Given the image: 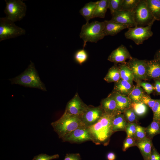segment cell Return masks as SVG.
I'll return each instance as SVG.
<instances>
[{
    "label": "cell",
    "instance_id": "14",
    "mask_svg": "<svg viewBox=\"0 0 160 160\" xmlns=\"http://www.w3.org/2000/svg\"><path fill=\"white\" fill-rule=\"evenodd\" d=\"M111 20L127 25L129 28L135 26L133 11L120 10L112 15Z\"/></svg>",
    "mask_w": 160,
    "mask_h": 160
},
{
    "label": "cell",
    "instance_id": "16",
    "mask_svg": "<svg viewBox=\"0 0 160 160\" xmlns=\"http://www.w3.org/2000/svg\"><path fill=\"white\" fill-rule=\"evenodd\" d=\"M147 78L160 79V61L156 59L146 62Z\"/></svg>",
    "mask_w": 160,
    "mask_h": 160
},
{
    "label": "cell",
    "instance_id": "13",
    "mask_svg": "<svg viewBox=\"0 0 160 160\" xmlns=\"http://www.w3.org/2000/svg\"><path fill=\"white\" fill-rule=\"evenodd\" d=\"M132 58L127 48L124 45L121 44L111 52L108 60L115 64L118 63L125 64L126 60H130Z\"/></svg>",
    "mask_w": 160,
    "mask_h": 160
},
{
    "label": "cell",
    "instance_id": "27",
    "mask_svg": "<svg viewBox=\"0 0 160 160\" xmlns=\"http://www.w3.org/2000/svg\"><path fill=\"white\" fill-rule=\"evenodd\" d=\"M147 137L152 139L155 136L160 134V122L153 121L145 128Z\"/></svg>",
    "mask_w": 160,
    "mask_h": 160
},
{
    "label": "cell",
    "instance_id": "10",
    "mask_svg": "<svg viewBox=\"0 0 160 160\" xmlns=\"http://www.w3.org/2000/svg\"><path fill=\"white\" fill-rule=\"evenodd\" d=\"M64 142L71 143H79L88 141L92 139L87 127L79 128L65 136L62 139Z\"/></svg>",
    "mask_w": 160,
    "mask_h": 160
},
{
    "label": "cell",
    "instance_id": "33",
    "mask_svg": "<svg viewBox=\"0 0 160 160\" xmlns=\"http://www.w3.org/2000/svg\"><path fill=\"white\" fill-rule=\"evenodd\" d=\"M87 54L84 49L78 51L75 55V60L80 65L85 62L87 60Z\"/></svg>",
    "mask_w": 160,
    "mask_h": 160
},
{
    "label": "cell",
    "instance_id": "30",
    "mask_svg": "<svg viewBox=\"0 0 160 160\" xmlns=\"http://www.w3.org/2000/svg\"><path fill=\"white\" fill-rule=\"evenodd\" d=\"M140 0H123L121 10L133 12Z\"/></svg>",
    "mask_w": 160,
    "mask_h": 160
},
{
    "label": "cell",
    "instance_id": "2",
    "mask_svg": "<svg viewBox=\"0 0 160 160\" xmlns=\"http://www.w3.org/2000/svg\"><path fill=\"white\" fill-rule=\"evenodd\" d=\"M51 125L59 138L62 139L76 129L86 127L80 117L71 115L65 112L59 119L52 122Z\"/></svg>",
    "mask_w": 160,
    "mask_h": 160
},
{
    "label": "cell",
    "instance_id": "1",
    "mask_svg": "<svg viewBox=\"0 0 160 160\" xmlns=\"http://www.w3.org/2000/svg\"><path fill=\"white\" fill-rule=\"evenodd\" d=\"M114 116L104 112L95 124L87 127L92 141L95 144H102L104 146L108 144L113 133L112 121Z\"/></svg>",
    "mask_w": 160,
    "mask_h": 160
},
{
    "label": "cell",
    "instance_id": "19",
    "mask_svg": "<svg viewBox=\"0 0 160 160\" xmlns=\"http://www.w3.org/2000/svg\"><path fill=\"white\" fill-rule=\"evenodd\" d=\"M134 87L133 84L121 79L115 82L113 91L121 95L128 96Z\"/></svg>",
    "mask_w": 160,
    "mask_h": 160
},
{
    "label": "cell",
    "instance_id": "38",
    "mask_svg": "<svg viewBox=\"0 0 160 160\" xmlns=\"http://www.w3.org/2000/svg\"><path fill=\"white\" fill-rule=\"evenodd\" d=\"M59 157L58 154L50 156L46 154L41 153L35 156L32 160H52L57 159Z\"/></svg>",
    "mask_w": 160,
    "mask_h": 160
},
{
    "label": "cell",
    "instance_id": "45",
    "mask_svg": "<svg viewBox=\"0 0 160 160\" xmlns=\"http://www.w3.org/2000/svg\"><path fill=\"white\" fill-rule=\"evenodd\" d=\"M155 59H157L160 61V49L157 52L156 55V58Z\"/></svg>",
    "mask_w": 160,
    "mask_h": 160
},
{
    "label": "cell",
    "instance_id": "39",
    "mask_svg": "<svg viewBox=\"0 0 160 160\" xmlns=\"http://www.w3.org/2000/svg\"><path fill=\"white\" fill-rule=\"evenodd\" d=\"M137 82L138 83L137 84L142 87L148 94H150L155 90L154 86L149 83L141 81Z\"/></svg>",
    "mask_w": 160,
    "mask_h": 160
},
{
    "label": "cell",
    "instance_id": "22",
    "mask_svg": "<svg viewBox=\"0 0 160 160\" xmlns=\"http://www.w3.org/2000/svg\"><path fill=\"white\" fill-rule=\"evenodd\" d=\"M97 3V1H90L86 4L80 10V14L86 22H89L91 19L93 18V15Z\"/></svg>",
    "mask_w": 160,
    "mask_h": 160
},
{
    "label": "cell",
    "instance_id": "41",
    "mask_svg": "<svg viewBox=\"0 0 160 160\" xmlns=\"http://www.w3.org/2000/svg\"><path fill=\"white\" fill-rule=\"evenodd\" d=\"M80 154L79 153H67L63 160H81Z\"/></svg>",
    "mask_w": 160,
    "mask_h": 160
},
{
    "label": "cell",
    "instance_id": "4",
    "mask_svg": "<svg viewBox=\"0 0 160 160\" xmlns=\"http://www.w3.org/2000/svg\"><path fill=\"white\" fill-rule=\"evenodd\" d=\"M104 21H95L86 23L81 27L79 36L84 41L83 48L87 42L96 43L105 36L104 32Z\"/></svg>",
    "mask_w": 160,
    "mask_h": 160
},
{
    "label": "cell",
    "instance_id": "9",
    "mask_svg": "<svg viewBox=\"0 0 160 160\" xmlns=\"http://www.w3.org/2000/svg\"><path fill=\"white\" fill-rule=\"evenodd\" d=\"M146 62L147 60L132 57L126 63L132 71L134 80L137 82L147 79Z\"/></svg>",
    "mask_w": 160,
    "mask_h": 160
},
{
    "label": "cell",
    "instance_id": "36",
    "mask_svg": "<svg viewBox=\"0 0 160 160\" xmlns=\"http://www.w3.org/2000/svg\"><path fill=\"white\" fill-rule=\"evenodd\" d=\"M151 109L153 113V120L160 122V99L156 100Z\"/></svg>",
    "mask_w": 160,
    "mask_h": 160
},
{
    "label": "cell",
    "instance_id": "25",
    "mask_svg": "<svg viewBox=\"0 0 160 160\" xmlns=\"http://www.w3.org/2000/svg\"><path fill=\"white\" fill-rule=\"evenodd\" d=\"M121 79L119 68L116 65H114L109 69L104 79L107 82L111 83L116 82Z\"/></svg>",
    "mask_w": 160,
    "mask_h": 160
},
{
    "label": "cell",
    "instance_id": "29",
    "mask_svg": "<svg viewBox=\"0 0 160 160\" xmlns=\"http://www.w3.org/2000/svg\"><path fill=\"white\" fill-rule=\"evenodd\" d=\"M145 94L143 89L138 85L135 86L128 95L132 103L141 101L143 96Z\"/></svg>",
    "mask_w": 160,
    "mask_h": 160
},
{
    "label": "cell",
    "instance_id": "11",
    "mask_svg": "<svg viewBox=\"0 0 160 160\" xmlns=\"http://www.w3.org/2000/svg\"><path fill=\"white\" fill-rule=\"evenodd\" d=\"M104 112L100 105L97 107L88 105L80 118L85 126L88 127L95 124Z\"/></svg>",
    "mask_w": 160,
    "mask_h": 160
},
{
    "label": "cell",
    "instance_id": "7",
    "mask_svg": "<svg viewBox=\"0 0 160 160\" xmlns=\"http://www.w3.org/2000/svg\"><path fill=\"white\" fill-rule=\"evenodd\" d=\"M135 27L153 24L156 20L149 11L145 0H140L133 11Z\"/></svg>",
    "mask_w": 160,
    "mask_h": 160
},
{
    "label": "cell",
    "instance_id": "44",
    "mask_svg": "<svg viewBox=\"0 0 160 160\" xmlns=\"http://www.w3.org/2000/svg\"><path fill=\"white\" fill-rule=\"evenodd\" d=\"M107 158L108 160H114L116 158V156L113 153L110 152L107 154Z\"/></svg>",
    "mask_w": 160,
    "mask_h": 160
},
{
    "label": "cell",
    "instance_id": "35",
    "mask_svg": "<svg viewBox=\"0 0 160 160\" xmlns=\"http://www.w3.org/2000/svg\"><path fill=\"white\" fill-rule=\"evenodd\" d=\"M147 137L145 128L137 125L135 138L137 142L142 140Z\"/></svg>",
    "mask_w": 160,
    "mask_h": 160
},
{
    "label": "cell",
    "instance_id": "43",
    "mask_svg": "<svg viewBox=\"0 0 160 160\" xmlns=\"http://www.w3.org/2000/svg\"><path fill=\"white\" fill-rule=\"evenodd\" d=\"M155 90L159 95H160V81L156 80L154 85Z\"/></svg>",
    "mask_w": 160,
    "mask_h": 160
},
{
    "label": "cell",
    "instance_id": "26",
    "mask_svg": "<svg viewBox=\"0 0 160 160\" xmlns=\"http://www.w3.org/2000/svg\"><path fill=\"white\" fill-rule=\"evenodd\" d=\"M118 67L120 70L121 79L133 84V81L134 80L133 74L126 64H121Z\"/></svg>",
    "mask_w": 160,
    "mask_h": 160
},
{
    "label": "cell",
    "instance_id": "17",
    "mask_svg": "<svg viewBox=\"0 0 160 160\" xmlns=\"http://www.w3.org/2000/svg\"><path fill=\"white\" fill-rule=\"evenodd\" d=\"M104 32L105 36H113L116 35L121 31L128 28L129 26L111 20H105Z\"/></svg>",
    "mask_w": 160,
    "mask_h": 160
},
{
    "label": "cell",
    "instance_id": "12",
    "mask_svg": "<svg viewBox=\"0 0 160 160\" xmlns=\"http://www.w3.org/2000/svg\"><path fill=\"white\" fill-rule=\"evenodd\" d=\"M88 106L83 102L76 92L73 97L68 103L64 112L80 117Z\"/></svg>",
    "mask_w": 160,
    "mask_h": 160
},
{
    "label": "cell",
    "instance_id": "24",
    "mask_svg": "<svg viewBox=\"0 0 160 160\" xmlns=\"http://www.w3.org/2000/svg\"><path fill=\"white\" fill-rule=\"evenodd\" d=\"M145 1L155 20H160V0H145Z\"/></svg>",
    "mask_w": 160,
    "mask_h": 160
},
{
    "label": "cell",
    "instance_id": "6",
    "mask_svg": "<svg viewBox=\"0 0 160 160\" xmlns=\"http://www.w3.org/2000/svg\"><path fill=\"white\" fill-rule=\"evenodd\" d=\"M25 30L6 17L0 18V41L25 34Z\"/></svg>",
    "mask_w": 160,
    "mask_h": 160
},
{
    "label": "cell",
    "instance_id": "32",
    "mask_svg": "<svg viewBox=\"0 0 160 160\" xmlns=\"http://www.w3.org/2000/svg\"><path fill=\"white\" fill-rule=\"evenodd\" d=\"M127 122L137 124L138 117L130 108L127 109L123 113Z\"/></svg>",
    "mask_w": 160,
    "mask_h": 160
},
{
    "label": "cell",
    "instance_id": "37",
    "mask_svg": "<svg viewBox=\"0 0 160 160\" xmlns=\"http://www.w3.org/2000/svg\"><path fill=\"white\" fill-rule=\"evenodd\" d=\"M137 142L135 138L127 137L123 143V151H126L129 147L136 146Z\"/></svg>",
    "mask_w": 160,
    "mask_h": 160
},
{
    "label": "cell",
    "instance_id": "20",
    "mask_svg": "<svg viewBox=\"0 0 160 160\" xmlns=\"http://www.w3.org/2000/svg\"><path fill=\"white\" fill-rule=\"evenodd\" d=\"M136 146L139 148L145 159L148 160L153 146L151 139L147 137L137 141Z\"/></svg>",
    "mask_w": 160,
    "mask_h": 160
},
{
    "label": "cell",
    "instance_id": "40",
    "mask_svg": "<svg viewBox=\"0 0 160 160\" xmlns=\"http://www.w3.org/2000/svg\"><path fill=\"white\" fill-rule=\"evenodd\" d=\"M156 100L152 99L148 95L145 94L143 97L141 102L151 109L154 106Z\"/></svg>",
    "mask_w": 160,
    "mask_h": 160
},
{
    "label": "cell",
    "instance_id": "15",
    "mask_svg": "<svg viewBox=\"0 0 160 160\" xmlns=\"http://www.w3.org/2000/svg\"><path fill=\"white\" fill-rule=\"evenodd\" d=\"M100 106L105 113L114 115L119 114L116 101L112 93L101 100Z\"/></svg>",
    "mask_w": 160,
    "mask_h": 160
},
{
    "label": "cell",
    "instance_id": "23",
    "mask_svg": "<svg viewBox=\"0 0 160 160\" xmlns=\"http://www.w3.org/2000/svg\"><path fill=\"white\" fill-rule=\"evenodd\" d=\"M109 0L97 1L93 16V18H104L107 10L108 8Z\"/></svg>",
    "mask_w": 160,
    "mask_h": 160
},
{
    "label": "cell",
    "instance_id": "28",
    "mask_svg": "<svg viewBox=\"0 0 160 160\" xmlns=\"http://www.w3.org/2000/svg\"><path fill=\"white\" fill-rule=\"evenodd\" d=\"M148 106L142 102L132 103L130 108L138 117L144 116L148 111Z\"/></svg>",
    "mask_w": 160,
    "mask_h": 160
},
{
    "label": "cell",
    "instance_id": "18",
    "mask_svg": "<svg viewBox=\"0 0 160 160\" xmlns=\"http://www.w3.org/2000/svg\"><path fill=\"white\" fill-rule=\"evenodd\" d=\"M112 93L116 101L119 113H123L130 108L132 102L128 96L121 95L114 91Z\"/></svg>",
    "mask_w": 160,
    "mask_h": 160
},
{
    "label": "cell",
    "instance_id": "3",
    "mask_svg": "<svg viewBox=\"0 0 160 160\" xmlns=\"http://www.w3.org/2000/svg\"><path fill=\"white\" fill-rule=\"evenodd\" d=\"M9 80L12 84H17L47 91L45 85L41 81L37 73L34 63L31 61L23 72L15 77L9 79Z\"/></svg>",
    "mask_w": 160,
    "mask_h": 160
},
{
    "label": "cell",
    "instance_id": "8",
    "mask_svg": "<svg viewBox=\"0 0 160 160\" xmlns=\"http://www.w3.org/2000/svg\"><path fill=\"white\" fill-rule=\"evenodd\" d=\"M151 24L145 27H134L128 28V30L124 33L126 38L134 41L136 44L139 45L151 37L153 33L151 30Z\"/></svg>",
    "mask_w": 160,
    "mask_h": 160
},
{
    "label": "cell",
    "instance_id": "31",
    "mask_svg": "<svg viewBox=\"0 0 160 160\" xmlns=\"http://www.w3.org/2000/svg\"><path fill=\"white\" fill-rule=\"evenodd\" d=\"M123 0H109L108 8L111 15L121 10Z\"/></svg>",
    "mask_w": 160,
    "mask_h": 160
},
{
    "label": "cell",
    "instance_id": "34",
    "mask_svg": "<svg viewBox=\"0 0 160 160\" xmlns=\"http://www.w3.org/2000/svg\"><path fill=\"white\" fill-rule=\"evenodd\" d=\"M137 125L135 123H127L125 130L127 137L135 138Z\"/></svg>",
    "mask_w": 160,
    "mask_h": 160
},
{
    "label": "cell",
    "instance_id": "5",
    "mask_svg": "<svg viewBox=\"0 0 160 160\" xmlns=\"http://www.w3.org/2000/svg\"><path fill=\"white\" fill-rule=\"evenodd\" d=\"M4 10L7 19L15 22L20 21L25 16L27 6L23 0H5Z\"/></svg>",
    "mask_w": 160,
    "mask_h": 160
},
{
    "label": "cell",
    "instance_id": "21",
    "mask_svg": "<svg viewBox=\"0 0 160 160\" xmlns=\"http://www.w3.org/2000/svg\"><path fill=\"white\" fill-rule=\"evenodd\" d=\"M127 123L124 113L114 116L112 121L113 133L119 131H125Z\"/></svg>",
    "mask_w": 160,
    "mask_h": 160
},
{
    "label": "cell",
    "instance_id": "42",
    "mask_svg": "<svg viewBox=\"0 0 160 160\" xmlns=\"http://www.w3.org/2000/svg\"><path fill=\"white\" fill-rule=\"evenodd\" d=\"M148 160H160V155L153 146L151 156Z\"/></svg>",
    "mask_w": 160,
    "mask_h": 160
}]
</instances>
